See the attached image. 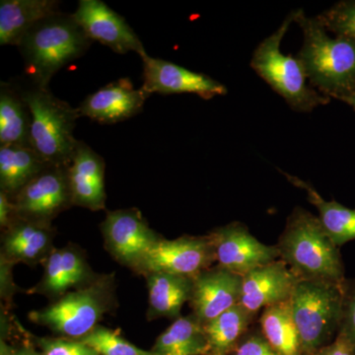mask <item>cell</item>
I'll return each mask as SVG.
<instances>
[{
	"instance_id": "cell-10",
	"label": "cell",
	"mask_w": 355,
	"mask_h": 355,
	"mask_svg": "<svg viewBox=\"0 0 355 355\" xmlns=\"http://www.w3.org/2000/svg\"><path fill=\"white\" fill-rule=\"evenodd\" d=\"M216 263V254L209 234L184 235L177 239L161 237L150 250L139 275L165 272L195 277Z\"/></svg>"
},
{
	"instance_id": "cell-21",
	"label": "cell",
	"mask_w": 355,
	"mask_h": 355,
	"mask_svg": "<svg viewBox=\"0 0 355 355\" xmlns=\"http://www.w3.org/2000/svg\"><path fill=\"white\" fill-rule=\"evenodd\" d=\"M58 11L55 0H1L0 44L17 46L33 26Z\"/></svg>"
},
{
	"instance_id": "cell-22",
	"label": "cell",
	"mask_w": 355,
	"mask_h": 355,
	"mask_svg": "<svg viewBox=\"0 0 355 355\" xmlns=\"http://www.w3.org/2000/svg\"><path fill=\"white\" fill-rule=\"evenodd\" d=\"M48 166L31 147L0 146V191L12 200Z\"/></svg>"
},
{
	"instance_id": "cell-8",
	"label": "cell",
	"mask_w": 355,
	"mask_h": 355,
	"mask_svg": "<svg viewBox=\"0 0 355 355\" xmlns=\"http://www.w3.org/2000/svg\"><path fill=\"white\" fill-rule=\"evenodd\" d=\"M100 230L105 249L112 258L137 275L144 259L162 237L149 226L137 209L107 212Z\"/></svg>"
},
{
	"instance_id": "cell-13",
	"label": "cell",
	"mask_w": 355,
	"mask_h": 355,
	"mask_svg": "<svg viewBox=\"0 0 355 355\" xmlns=\"http://www.w3.org/2000/svg\"><path fill=\"white\" fill-rule=\"evenodd\" d=\"M144 62V84L148 95L196 94L205 100L227 94L223 84L207 74L191 71L161 58L146 57Z\"/></svg>"
},
{
	"instance_id": "cell-4",
	"label": "cell",
	"mask_w": 355,
	"mask_h": 355,
	"mask_svg": "<svg viewBox=\"0 0 355 355\" xmlns=\"http://www.w3.org/2000/svg\"><path fill=\"white\" fill-rule=\"evenodd\" d=\"M116 275L99 273L90 284L69 292L42 309L28 314L32 323L62 338L81 340L118 305Z\"/></svg>"
},
{
	"instance_id": "cell-36",
	"label": "cell",
	"mask_w": 355,
	"mask_h": 355,
	"mask_svg": "<svg viewBox=\"0 0 355 355\" xmlns=\"http://www.w3.org/2000/svg\"><path fill=\"white\" fill-rule=\"evenodd\" d=\"M342 101L347 103V104H349V106H352L355 110V91L352 94L343 98Z\"/></svg>"
},
{
	"instance_id": "cell-3",
	"label": "cell",
	"mask_w": 355,
	"mask_h": 355,
	"mask_svg": "<svg viewBox=\"0 0 355 355\" xmlns=\"http://www.w3.org/2000/svg\"><path fill=\"white\" fill-rule=\"evenodd\" d=\"M91 44L73 15L58 11L33 26L17 46L34 86L48 88L55 74L83 57Z\"/></svg>"
},
{
	"instance_id": "cell-14",
	"label": "cell",
	"mask_w": 355,
	"mask_h": 355,
	"mask_svg": "<svg viewBox=\"0 0 355 355\" xmlns=\"http://www.w3.org/2000/svg\"><path fill=\"white\" fill-rule=\"evenodd\" d=\"M43 266L41 279L29 293L44 296L50 302L90 284L99 275L89 265L85 252L73 244L55 248Z\"/></svg>"
},
{
	"instance_id": "cell-18",
	"label": "cell",
	"mask_w": 355,
	"mask_h": 355,
	"mask_svg": "<svg viewBox=\"0 0 355 355\" xmlns=\"http://www.w3.org/2000/svg\"><path fill=\"white\" fill-rule=\"evenodd\" d=\"M149 97L141 87L135 89L130 79L121 78L89 95L77 109L80 116L112 125L141 113Z\"/></svg>"
},
{
	"instance_id": "cell-20",
	"label": "cell",
	"mask_w": 355,
	"mask_h": 355,
	"mask_svg": "<svg viewBox=\"0 0 355 355\" xmlns=\"http://www.w3.org/2000/svg\"><path fill=\"white\" fill-rule=\"evenodd\" d=\"M144 277L148 289L147 320H177L181 317L184 303L191 300L193 277L165 272H149Z\"/></svg>"
},
{
	"instance_id": "cell-27",
	"label": "cell",
	"mask_w": 355,
	"mask_h": 355,
	"mask_svg": "<svg viewBox=\"0 0 355 355\" xmlns=\"http://www.w3.org/2000/svg\"><path fill=\"white\" fill-rule=\"evenodd\" d=\"M254 319L241 305L238 304L203 324L209 342V355H231L238 343L249 331L250 324Z\"/></svg>"
},
{
	"instance_id": "cell-25",
	"label": "cell",
	"mask_w": 355,
	"mask_h": 355,
	"mask_svg": "<svg viewBox=\"0 0 355 355\" xmlns=\"http://www.w3.org/2000/svg\"><path fill=\"white\" fill-rule=\"evenodd\" d=\"M151 350L158 355H209L205 329L193 314L175 320Z\"/></svg>"
},
{
	"instance_id": "cell-12",
	"label": "cell",
	"mask_w": 355,
	"mask_h": 355,
	"mask_svg": "<svg viewBox=\"0 0 355 355\" xmlns=\"http://www.w3.org/2000/svg\"><path fill=\"white\" fill-rule=\"evenodd\" d=\"M72 15L91 41L99 42L121 55L130 51L141 58L147 55L142 42L125 18L101 0H80Z\"/></svg>"
},
{
	"instance_id": "cell-9",
	"label": "cell",
	"mask_w": 355,
	"mask_h": 355,
	"mask_svg": "<svg viewBox=\"0 0 355 355\" xmlns=\"http://www.w3.org/2000/svg\"><path fill=\"white\" fill-rule=\"evenodd\" d=\"M18 218L53 225V219L73 207L69 166L49 165L12 200Z\"/></svg>"
},
{
	"instance_id": "cell-28",
	"label": "cell",
	"mask_w": 355,
	"mask_h": 355,
	"mask_svg": "<svg viewBox=\"0 0 355 355\" xmlns=\"http://www.w3.org/2000/svg\"><path fill=\"white\" fill-rule=\"evenodd\" d=\"M78 340L94 349L99 355H158L153 350L139 349L125 340L119 331L101 324Z\"/></svg>"
},
{
	"instance_id": "cell-30",
	"label": "cell",
	"mask_w": 355,
	"mask_h": 355,
	"mask_svg": "<svg viewBox=\"0 0 355 355\" xmlns=\"http://www.w3.org/2000/svg\"><path fill=\"white\" fill-rule=\"evenodd\" d=\"M33 340L38 345L42 355H99L80 340L67 338H37Z\"/></svg>"
},
{
	"instance_id": "cell-5",
	"label": "cell",
	"mask_w": 355,
	"mask_h": 355,
	"mask_svg": "<svg viewBox=\"0 0 355 355\" xmlns=\"http://www.w3.org/2000/svg\"><path fill=\"white\" fill-rule=\"evenodd\" d=\"M295 16L296 10L289 13L279 29L259 44L252 57L251 67L291 108L309 113L330 103L331 98L311 87L298 58L284 55L280 50L282 39L295 21Z\"/></svg>"
},
{
	"instance_id": "cell-16",
	"label": "cell",
	"mask_w": 355,
	"mask_h": 355,
	"mask_svg": "<svg viewBox=\"0 0 355 355\" xmlns=\"http://www.w3.org/2000/svg\"><path fill=\"white\" fill-rule=\"evenodd\" d=\"M297 280L280 259L259 266L243 275L239 304L254 318L261 310L291 300Z\"/></svg>"
},
{
	"instance_id": "cell-17",
	"label": "cell",
	"mask_w": 355,
	"mask_h": 355,
	"mask_svg": "<svg viewBox=\"0 0 355 355\" xmlns=\"http://www.w3.org/2000/svg\"><path fill=\"white\" fill-rule=\"evenodd\" d=\"M55 236L57 230L53 225L14 217L2 229L0 260L12 266L19 263L29 266L44 265L55 249Z\"/></svg>"
},
{
	"instance_id": "cell-15",
	"label": "cell",
	"mask_w": 355,
	"mask_h": 355,
	"mask_svg": "<svg viewBox=\"0 0 355 355\" xmlns=\"http://www.w3.org/2000/svg\"><path fill=\"white\" fill-rule=\"evenodd\" d=\"M242 277L216 265L193 277L191 314L205 324L239 304Z\"/></svg>"
},
{
	"instance_id": "cell-1",
	"label": "cell",
	"mask_w": 355,
	"mask_h": 355,
	"mask_svg": "<svg viewBox=\"0 0 355 355\" xmlns=\"http://www.w3.org/2000/svg\"><path fill=\"white\" fill-rule=\"evenodd\" d=\"M277 247L280 260L298 279L338 286L347 280L340 247L327 234L319 217L302 207L292 210Z\"/></svg>"
},
{
	"instance_id": "cell-7",
	"label": "cell",
	"mask_w": 355,
	"mask_h": 355,
	"mask_svg": "<svg viewBox=\"0 0 355 355\" xmlns=\"http://www.w3.org/2000/svg\"><path fill=\"white\" fill-rule=\"evenodd\" d=\"M343 286L319 280H297L291 298V314L304 355H316L338 336Z\"/></svg>"
},
{
	"instance_id": "cell-2",
	"label": "cell",
	"mask_w": 355,
	"mask_h": 355,
	"mask_svg": "<svg viewBox=\"0 0 355 355\" xmlns=\"http://www.w3.org/2000/svg\"><path fill=\"white\" fill-rule=\"evenodd\" d=\"M303 32L297 58L308 80L329 98L342 100L355 91V44L343 37L331 38L316 17L296 10L295 21Z\"/></svg>"
},
{
	"instance_id": "cell-19",
	"label": "cell",
	"mask_w": 355,
	"mask_h": 355,
	"mask_svg": "<svg viewBox=\"0 0 355 355\" xmlns=\"http://www.w3.org/2000/svg\"><path fill=\"white\" fill-rule=\"evenodd\" d=\"M105 167L102 156L79 140L69 165L72 205L92 211L106 209Z\"/></svg>"
},
{
	"instance_id": "cell-34",
	"label": "cell",
	"mask_w": 355,
	"mask_h": 355,
	"mask_svg": "<svg viewBox=\"0 0 355 355\" xmlns=\"http://www.w3.org/2000/svg\"><path fill=\"white\" fill-rule=\"evenodd\" d=\"M14 217H15V214H14L12 200L7 197L6 193L0 191V227H1V230L8 226Z\"/></svg>"
},
{
	"instance_id": "cell-29",
	"label": "cell",
	"mask_w": 355,
	"mask_h": 355,
	"mask_svg": "<svg viewBox=\"0 0 355 355\" xmlns=\"http://www.w3.org/2000/svg\"><path fill=\"white\" fill-rule=\"evenodd\" d=\"M326 30L355 44V1H342L317 16Z\"/></svg>"
},
{
	"instance_id": "cell-32",
	"label": "cell",
	"mask_w": 355,
	"mask_h": 355,
	"mask_svg": "<svg viewBox=\"0 0 355 355\" xmlns=\"http://www.w3.org/2000/svg\"><path fill=\"white\" fill-rule=\"evenodd\" d=\"M231 355H279L261 331L245 334Z\"/></svg>"
},
{
	"instance_id": "cell-31",
	"label": "cell",
	"mask_w": 355,
	"mask_h": 355,
	"mask_svg": "<svg viewBox=\"0 0 355 355\" xmlns=\"http://www.w3.org/2000/svg\"><path fill=\"white\" fill-rule=\"evenodd\" d=\"M338 334L349 340L355 355V279H347L343 286L342 320Z\"/></svg>"
},
{
	"instance_id": "cell-35",
	"label": "cell",
	"mask_w": 355,
	"mask_h": 355,
	"mask_svg": "<svg viewBox=\"0 0 355 355\" xmlns=\"http://www.w3.org/2000/svg\"><path fill=\"white\" fill-rule=\"evenodd\" d=\"M1 355H42V354L41 352H38L30 345L11 347L7 345L3 340H1Z\"/></svg>"
},
{
	"instance_id": "cell-26",
	"label": "cell",
	"mask_w": 355,
	"mask_h": 355,
	"mask_svg": "<svg viewBox=\"0 0 355 355\" xmlns=\"http://www.w3.org/2000/svg\"><path fill=\"white\" fill-rule=\"evenodd\" d=\"M261 331L279 355H304L291 314V300L270 306L260 318Z\"/></svg>"
},
{
	"instance_id": "cell-23",
	"label": "cell",
	"mask_w": 355,
	"mask_h": 355,
	"mask_svg": "<svg viewBox=\"0 0 355 355\" xmlns=\"http://www.w3.org/2000/svg\"><path fill=\"white\" fill-rule=\"evenodd\" d=\"M284 174L292 184L306 191L308 200L319 212L318 217L324 231L336 246L355 240V209H349L336 200H326L312 184L286 173Z\"/></svg>"
},
{
	"instance_id": "cell-11",
	"label": "cell",
	"mask_w": 355,
	"mask_h": 355,
	"mask_svg": "<svg viewBox=\"0 0 355 355\" xmlns=\"http://www.w3.org/2000/svg\"><path fill=\"white\" fill-rule=\"evenodd\" d=\"M217 265L238 275L279 260L277 245L263 244L242 222H231L209 233Z\"/></svg>"
},
{
	"instance_id": "cell-33",
	"label": "cell",
	"mask_w": 355,
	"mask_h": 355,
	"mask_svg": "<svg viewBox=\"0 0 355 355\" xmlns=\"http://www.w3.org/2000/svg\"><path fill=\"white\" fill-rule=\"evenodd\" d=\"M316 355H354V349L349 340L342 335L338 334L336 340L330 345L320 350Z\"/></svg>"
},
{
	"instance_id": "cell-24",
	"label": "cell",
	"mask_w": 355,
	"mask_h": 355,
	"mask_svg": "<svg viewBox=\"0 0 355 355\" xmlns=\"http://www.w3.org/2000/svg\"><path fill=\"white\" fill-rule=\"evenodd\" d=\"M32 114L22 92L12 85H0V146L30 147Z\"/></svg>"
},
{
	"instance_id": "cell-6",
	"label": "cell",
	"mask_w": 355,
	"mask_h": 355,
	"mask_svg": "<svg viewBox=\"0 0 355 355\" xmlns=\"http://www.w3.org/2000/svg\"><path fill=\"white\" fill-rule=\"evenodd\" d=\"M22 95L32 114L30 147L49 165L69 166L79 141L73 135L78 109L48 88L34 86Z\"/></svg>"
}]
</instances>
